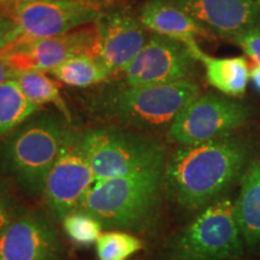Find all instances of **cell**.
<instances>
[{
    "mask_svg": "<svg viewBox=\"0 0 260 260\" xmlns=\"http://www.w3.org/2000/svg\"><path fill=\"white\" fill-rule=\"evenodd\" d=\"M249 155V145L233 134L204 144L178 146L168 155L164 189L183 209H205L240 177Z\"/></svg>",
    "mask_w": 260,
    "mask_h": 260,
    "instance_id": "6da1fadb",
    "label": "cell"
},
{
    "mask_svg": "<svg viewBox=\"0 0 260 260\" xmlns=\"http://www.w3.org/2000/svg\"><path fill=\"white\" fill-rule=\"evenodd\" d=\"M200 94L194 81L133 86L123 81L109 82L94 93L93 113L113 126L153 133L169 130L182 110Z\"/></svg>",
    "mask_w": 260,
    "mask_h": 260,
    "instance_id": "7a4b0ae2",
    "label": "cell"
},
{
    "mask_svg": "<svg viewBox=\"0 0 260 260\" xmlns=\"http://www.w3.org/2000/svg\"><path fill=\"white\" fill-rule=\"evenodd\" d=\"M164 171L165 167H158L96 181L76 210L93 216L105 229L142 228L157 211Z\"/></svg>",
    "mask_w": 260,
    "mask_h": 260,
    "instance_id": "3957f363",
    "label": "cell"
},
{
    "mask_svg": "<svg viewBox=\"0 0 260 260\" xmlns=\"http://www.w3.org/2000/svg\"><path fill=\"white\" fill-rule=\"evenodd\" d=\"M64 119L51 112H37L10 133L3 147L5 171L32 197L42 195L46 178L64 144L69 130Z\"/></svg>",
    "mask_w": 260,
    "mask_h": 260,
    "instance_id": "277c9868",
    "label": "cell"
},
{
    "mask_svg": "<svg viewBox=\"0 0 260 260\" xmlns=\"http://www.w3.org/2000/svg\"><path fill=\"white\" fill-rule=\"evenodd\" d=\"M99 2L38 0L0 8V48L64 34L100 17Z\"/></svg>",
    "mask_w": 260,
    "mask_h": 260,
    "instance_id": "5b68a950",
    "label": "cell"
},
{
    "mask_svg": "<svg viewBox=\"0 0 260 260\" xmlns=\"http://www.w3.org/2000/svg\"><path fill=\"white\" fill-rule=\"evenodd\" d=\"M79 140L95 182L167 164V147L157 139L134 130L118 126L89 129L79 134Z\"/></svg>",
    "mask_w": 260,
    "mask_h": 260,
    "instance_id": "8992f818",
    "label": "cell"
},
{
    "mask_svg": "<svg viewBox=\"0 0 260 260\" xmlns=\"http://www.w3.org/2000/svg\"><path fill=\"white\" fill-rule=\"evenodd\" d=\"M243 253V237L237 224L234 201L222 199L209 205L168 249L169 260H236Z\"/></svg>",
    "mask_w": 260,
    "mask_h": 260,
    "instance_id": "52a82bcc",
    "label": "cell"
},
{
    "mask_svg": "<svg viewBox=\"0 0 260 260\" xmlns=\"http://www.w3.org/2000/svg\"><path fill=\"white\" fill-rule=\"evenodd\" d=\"M249 117L248 105L232 96L200 93L172 122L168 138L180 146L204 144L233 134Z\"/></svg>",
    "mask_w": 260,
    "mask_h": 260,
    "instance_id": "ba28073f",
    "label": "cell"
},
{
    "mask_svg": "<svg viewBox=\"0 0 260 260\" xmlns=\"http://www.w3.org/2000/svg\"><path fill=\"white\" fill-rule=\"evenodd\" d=\"M99 51V30L93 22L58 37L0 48V59H4L17 73H45L77 56L98 58Z\"/></svg>",
    "mask_w": 260,
    "mask_h": 260,
    "instance_id": "9c48e42d",
    "label": "cell"
},
{
    "mask_svg": "<svg viewBox=\"0 0 260 260\" xmlns=\"http://www.w3.org/2000/svg\"><path fill=\"white\" fill-rule=\"evenodd\" d=\"M94 183L95 175L81 148L79 134L68 130L42 191L51 216L61 222L67 214L77 209Z\"/></svg>",
    "mask_w": 260,
    "mask_h": 260,
    "instance_id": "30bf717a",
    "label": "cell"
},
{
    "mask_svg": "<svg viewBox=\"0 0 260 260\" xmlns=\"http://www.w3.org/2000/svg\"><path fill=\"white\" fill-rule=\"evenodd\" d=\"M198 63L184 42L153 34L123 71L121 81L133 86L193 81Z\"/></svg>",
    "mask_w": 260,
    "mask_h": 260,
    "instance_id": "8fae6325",
    "label": "cell"
},
{
    "mask_svg": "<svg viewBox=\"0 0 260 260\" xmlns=\"http://www.w3.org/2000/svg\"><path fill=\"white\" fill-rule=\"evenodd\" d=\"M61 245L47 218L21 213L0 234V260H60Z\"/></svg>",
    "mask_w": 260,
    "mask_h": 260,
    "instance_id": "7c38bea8",
    "label": "cell"
},
{
    "mask_svg": "<svg viewBox=\"0 0 260 260\" xmlns=\"http://www.w3.org/2000/svg\"><path fill=\"white\" fill-rule=\"evenodd\" d=\"M99 30V59L113 76L121 75L145 46V28L123 10L102 12L95 21Z\"/></svg>",
    "mask_w": 260,
    "mask_h": 260,
    "instance_id": "4fadbf2b",
    "label": "cell"
},
{
    "mask_svg": "<svg viewBox=\"0 0 260 260\" xmlns=\"http://www.w3.org/2000/svg\"><path fill=\"white\" fill-rule=\"evenodd\" d=\"M209 32L235 40L260 25L259 0H171Z\"/></svg>",
    "mask_w": 260,
    "mask_h": 260,
    "instance_id": "5bb4252c",
    "label": "cell"
},
{
    "mask_svg": "<svg viewBox=\"0 0 260 260\" xmlns=\"http://www.w3.org/2000/svg\"><path fill=\"white\" fill-rule=\"evenodd\" d=\"M138 19L142 27L153 34L182 42L210 35L203 25L171 0H147L140 8Z\"/></svg>",
    "mask_w": 260,
    "mask_h": 260,
    "instance_id": "9a60e30c",
    "label": "cell"
},
{
    "mask_svg": "<svg viewBox=\"0 0 260 260\" xmlns=\"http://www.w3.org/2000/svg\"><path fill=\"white\" fill-rule=\"evenodd\" d=\"M193 56L204 65L210 86L224 95L239 98L246 93L251 80V69L245 57H211L201 50L195 39L184 41Z\"/></svg>",
    "mask_w": 260,
    "mask_h": 260,
    "instance_id": "2e32d148",
    "label": "cell"
},
{
    "mask_svg": "<svg viewBox=\"0 0 260 260\" xmlns=\"http://www.w3.org/2000/svg\"><path fill=\"white\" fill-rule=\"evenodd\" d=\"M235 217L243 241L249 246L260 243V160L246 172L241 191L234 203Z\"/></svg>",
    "mask_w": 260,
    "mask_h": 260,
    "instance_id": "e0dca14e",
    "label": "cell"
},
{
    "mask_svg": "<svg viewBox=\"0 0 260 260\" xmlns=\"http://www.w3.org/2000/svg\"><path fill=\"white\" fill-rule=\"evenodd\" d=\"M50 73L61 83L75 88H87L105 83L112 76L102 61L89 56L70 58Z\"/></svg>",
    "mask_w": 260,
    "mask_h": 260,
    "instance_id": "ac0fdd59",
    "label": "cell"
},
{
    "mask_svg": "<svg viewBox=\"0 0 260 260\" xmlns=\"http://www.w3.org/2000/svg\"><path fill=\"white\" fill-rule=\"evenodd\" d=\"M40 109L25 98L16 80L0 84V138L14 132Z\"/></svg>",
    "mask_w": 260,
    "mask_h": 260,
    "instance_id": "d6986e66",
    "label": "cell"
},
{
    "mask_svg": "<svg viewBox=\"0 0 260 260\" xmlns=\"http://www.w3.org/2000/svg\"><path fill=\"white\" fill-rule=\"evenodd\" d=\"M15 80L29 102L40 107L46 104H52L68 122H71L70 110L61 96L59 86L56 81L42 71L18 73Z\"/></svg>",
    "mask_w": 260,
    "mask_h": 260,
    "instance_id": "ffe728a7",
    "label": "cell"
},
{
    "mask_svg": "<svg viewBox=\"0 0 260 260\" xmlns=\"http://www.w3.org/2000/svg\"><path fill=\"white\" fill-rule=\"evenodd\" d=\"M95 246L99 260H128L141 251L142 242L129 233L110 230L99 236Z\"/></svg>",
    "mask_w": 260,
    "mask_h": 260,
    "instance_id": "44dd1931",
    "label": "cell"
},
{
    "mask_svg": "<svg viewBox=\"0 0 260 260\" xmlns=\"http://www.w3.org/2000/svg\"><path fill=\"white\" fill-rule=\"evenodd\" d=\"M65 234L71 241L80 246H90L103 234V225L88 213L75 210L61 219Z\"/></svg>",
    "mask_w": 260,
    "mask_h": 260,
    "instance_id": "7402d4cb",
    "label": "cell"
},
{
    "mask_svg": "<svg viewBox=\"0 0 260 260\" xmlns=\"http://www.w3.org/2000/svg\"><path fill=\"white\" fill-rule=\"evenodd\" d=\"M234 42L242 48V51L254 61L255 65H260V25L242 32Z\"/></svg>",
    "mask_w": 260,
    "mask_h": 260,
    "instance_id": "603a6c76",
    "label": "cell"
},
{
    "mask_svg": "<svg viewBox=\"0 0 260 260\" xmlns=\"http://www.w3.org/2000/svg\"><path fill=\"white\" fill-rule=\"evenodd\" d=\"M18 216L19 213L14 205L6 200V198L0 195V234Z\"/></svg>",
    "mask_w": 260,
    "mask_h": 260,
    "instance_id": "cb8c5ba5",
    "label": "cell"
},
{
    "mask_svg": "<svg viewBox=\"0 0 260 260\" xmlns=\"http://www.w3.org/2000/svg\"><path fill=\"white\" fill-rule=\"evenodd\" d=\"M17 75V71L12 69L4 59H0V84L9 80H15V77Z\"/></svg>",
    "mask_w": 260,
    "mask_h": 260,
    "instance_id": "d4e9b609",
    "label": "cell"
},
{
    "mask_svg": "<svg viewBox=\"0 0 260 260\" xmlns=\"http://www.w3.org/2000/svg\"><path fill=\"white\" fill-rule=\"evenodd\" d=\"M251 80L258 92H260V65H254L251 69Z\"/></svg>",
    "mask_w": 260,
    "mask_h": 260,
    "instance_id": "484cf974",
    "label": "cell"
},
{
    "mask_svg": "<svg viewBox=\"0 0 260 260\" xmlns=\"http://www.w3.org/2000/svg\"><path fill=\"white\" fill-rule=\"evenodd\" d=\"M28 2H38V0H0V8L18 5V4H22V3H28ZM83 2H98V0H83Z\"/></svg>",
    "mask_w": 260,
    "mask_h": 260,
    "instance_id": "4316f807",
    "label": "cell"
},
{
    "mask_svg": "<svg viewBox=\"0 0 260 260\" xmlns=\"http://www.w3.org/2000/svg\"><path fill=\"white\" fill-rule=\"evenodd\" d=\"M259 5H260V0H259Z\"/></svg>",
    "mask_w": 260,
    "mask_h": 260,
    "instance_id": "83f0119b",
    "label": "cell"
}]
</instances>
